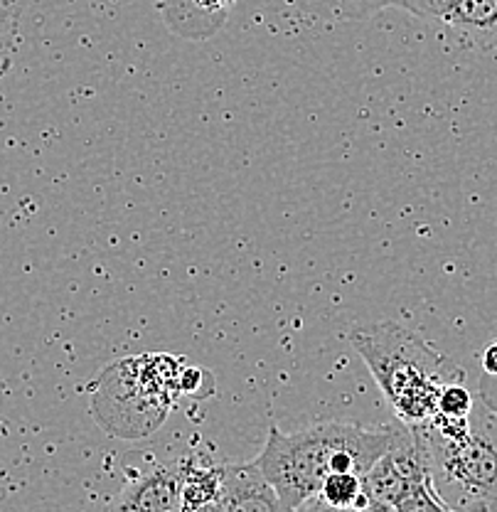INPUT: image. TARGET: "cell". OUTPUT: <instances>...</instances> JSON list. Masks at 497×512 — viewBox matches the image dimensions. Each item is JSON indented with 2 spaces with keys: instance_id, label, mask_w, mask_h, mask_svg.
<instances>
[{
  "instance_id": "obj_1",
  "label": "cell",
  "mask_w": 497,
  "mask_h": 512,
  "mask_svg": "<svg viewBox=\"0 0 497 512\" xmlns=\"http://www.w3.org/2000/svg\"><path fill=\"white\" fill-rule=\"evenodd\" d=\"M406 426L365 429L350 421H323L308 429L283 434L271 426L256 468L291 508H301L320 493L330 473L355 471L365 476L379 456L404 436Z\"/></svg>"
},
{
  "instance_id": "obj_2",
  "label": "cell",
  "mask_w": 497,
  "mask_h": 512,
  "mask_svg": "<svg viewBox=\"0 0 497 512\" xmlns=\"http://www.w3.org/2000/svg\"><path fill=\"white\" fill-rule=\"evenodd\" d=\"M350 343L409 429L429 424L436 414L438 394L448 382L466 380V372L451 357L389 320L360 325L350 333Z\"/></svg>"
},
{
  "instance_id": "obj_3",
  "label": "cell",
  "mask_w": 497,
  "mask_h": 512,
  "mask_svg": "<svg viewBox=\"0 0 497 512\" xmlns=\"http://www.w3.org/2000/svg\"><path fill=\"white\" fill-rule=\"evenodd\" d=\"M411 434L426 456L434 488L456 512H497V412L480 402L470 414V431L448 441L426 426Z\"/></svg>"
},
{
  "instance_id": "obj_4",
  "label": "cell",
  "mask_w": 497,
  "mask_h": 512,
  "mask_svg": "<svg viewBox=\"0 0 497 512\" xmlns=\"http://www.w3.org/2000/svg\"><path fill=\"white\" fill-rule=\"evenodd\" d=\"M429 476L431 473L429 466H426L424 451H421L419 441L406 426L402 439L389 448L384 456L377 458V463L362 476V483H365L367 500L394 505L411 485Z\"/></svg>"
},
{
  "instance_id": "obj_5",
  "label": "cell",
  "mask_w": 497,
  "mask_h": 512,
  "mask_svg": "<svg viewBox=\"0 0 497 512\" xmlns=\"http://www.w3.org/2000/svg\"><path fill=\"white\" fill-rule=\"evenodd\" d=\"M104 512H180V468L156 466L133 473Z\"/></svg>"
},
{
  "instance_id": "obj_6",
  "label": "cell",
  "mask_w": 497,
  "mask_h": 512,
  "mask_svg": "<svg viewBox=\"0 0 497 512\" xmlns=\"http://www.w3.org/2000/svg\"><path fill=\"white\" fill-rule=\"evenodd\" d=\"M224 512H298L281 500L256 463H232L222 471Z\"/></svg>"
},
{
  "instance_id": "obj_7",
  "label": "cell",
  "mask_w": 497,
  "mask_h": 512,
  "mask_svg": "<svg viewBox=\"0 0 497 512\" xmlns=\"http://www.w3.org/2000/svg\"><path fill=\"white\" fill-rule=\"evenodd\" d=\"M237 0H160L165 25L185 40H207L227 23Z\"/></svg>"
},
{
  "instance_id": "obj_8",
  "label": "cell",
  "mask_w": 497,
  "mask_h": 512,
  "mask_svg": "<svg viewBox=\"0 0 497 512\" xmlns=\"http://www.w3.org/2000/svg\"><path fill=\"white\" fill-rule=\"evenodd\" d=\"M438 20L475 45H497V0H451Z\"/></svg>"
},
{
  "instance_id": "obj_9",
  "label": "cell",
  "mask_w": 497,
  "mask_h": 512,
  "mask_svg": "<svg viewBox=\"0 0 497 512\" xmlns=\"http://www.w3.org/2000/svg\"><path fill=\"white\" fill-rule=\"evenodd\" d=\"M180 468V510L197 508L222 498V471L202 456H185Z\"/></svg>"
},
{
  "instance_id": "obj_10",
  "label": "cell",
  "mask_w": 497,
  "mask_h": 512,
  "mask_svg": "<svg viewBox=\"0 0 497 512\" xmlns=\"http://www.w3.org/2000/svg\"><path fill=\"white\" fill-rule=\"evenodd\" d=\"M288 5L320 23H347L367 20L379 10L392 8V0H286Z\"/></svg>"
},
{
  "instance_id": "obj_11",
  "label": "cell",
  "mask_w": 497,
  "mask_h": 512,
  "mask_svg": "<svg viewBox=\"0 0 497 512\" xmlns=\"http://www.w3.org/2000/svg\"><path fill=\"white\" fill-rule=\"evenodd\" d=\"M318 498L328 503L330 508L338 510H362L370 500L365 495V483L362 476L355 471H338L330 473L328 478L320 485Z\"/></svg>"
},
{
  "instance_id": "obj_12",
  "label": "cell",
  "mask_w": 497,
  "mask_h": 512,
  "mask_svg": "<svg viewBox=\"0 0 497 512\" xmlns=\"http://www.w3.org/2000/svg\"><path fill=\"white\" fill-rule=\"evenodd\" d=\"M394 510L397 512H456L446 503V500L441 498V495H438L431 476L419 480L416 485H411L402 498L394 503Z\"/></svg>"
},
{
  "instance_id": "obj_13",
  "label": "cell",
  "mask_w": 497,
  "mask_h": 512,
  "mask_svg": "<svg viewBox=\"0 0 497 512\" xmlns=\"http://www.w3.org/2000/svg\"><path fill=\"white\" fill-rule=\"evenodd\" d=\"M475 399L466 387V380L448 382L446 387L441 389L436 402V414L438 416H470L473 414ZM434 414V416H436Z\"/></svg>"
},
{
  "instance_id": "obj_14",
  "label": "cell",
  "mask_w": 497,
  "mask_h": 512,
  "mask_svg": "<svg viewBox=\"0 0 497 512\" xmlns=\"http://www.w3.org/2000/svg\"><path fill=\"white\" fill-rule=\"evenodd\" d=\"M451 0H392V8L409 10L411 15H419V18H441V13L446 10V5Z\"/></svg>"
},
{
  "instance_id": "obj_15",
  "label": "cell",
  "mask_w": 497,
  "mask_h": 512,
  "mask_svg": "<svg viewBox=\"0 0 497 512\" xmlns=\"http://www.w3.org/2000/svg\"><path fill=\"white\" fill-rule=\"evenodd\" d=\"M298 512H355V510H338V508H330L328 503H323V500H320L318 495H315V498L306 500V503H303L301 508H298Z\"/></svg>"
},
{
  "instance_id": "obj_16",
  "label": "cell",
  "mask_w": 497,
  "mask_h": 512,
  "mask_svg": "<svg viewBox=\"0 0 497 512\" xmlns=\"http://www.w3.org/2000/svg\"><path fill=\"white\" fill-rule=\"evenodd\" d=\"M483 370L488 372V375L497 377V343L485 348V352H483Z\"/></svg>"
},
{
  "instance_id": "obj_17",
  "label": "cell",
  "mask_w": 497,
  "mask_h": 512,
  "mask_svg": "<svg viewBox=\"0 0 497 512\" xmlns=\"http://www.w3.org/2000/svg\"><path fill=\"white\" fill-rule=\"evenodd\" d=\"M180 512H224V505H222V498H219V500H212V503L197 505V508H190V510H180Z\"/></svg>"
},
{
  "instance_id": "obj_18",
  "label": "cell",
  "mask_w": 497,
  "mask_h": 512,
  "mask_svg": "<svg viewBox=\"0 0 497 512\" xmlns=\"http://www.w3.org/2000/svg\"><path fill=\"white\" fill-rule=\"evenodd\" d=\"M357 512H397V510H394V505H389V503H379V500H370V503H367L365 508L357 510Z\"/></svg>"
}]
</instances>
